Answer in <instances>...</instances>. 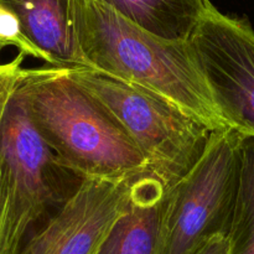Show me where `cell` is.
<instances>
[{
	"instance_id": "6da1fadb",
	"label": "cell",
	"mask_w": 254,
	"mask_h": 254,
	"mask_svg": "<svg viewBox=\"0 0 254 254\" xmlns=\"http://www.w3.org/2000/svg\"><path fill=\"white\" fill-rule=\"evenodd\" d=\"M16 93L57 163L79 180L126 181L150 174L121 124L67 68H22Z\"/></svg>"
},
{
	"instance_id": "7a4b0ae2",
	"label": "cell",
	"mask_w": 254,
	"mask_h": 254,
	"mask_svg": "<svg viewBox=\"0 0 254 254\" xmlns=\"http://www.w3.org/2000/svg\"><path fill=\"white\" fill-rule=\"evenodd\" d=\"M69 6L74 40L87 67L156 92L212 130L230 128L189 40L150 34L101 0H69Z\"/></svg>"
},
{
	"instance_id": "3957f363",
	"label": "cell",
	"mask_w": 254,
	"mask_h": 254,
	"mask_svg": "<svg viewBox=\"0 0 254 254\" xmlns=\"http://www.w3.org/2000/svg\"><path fill=\"white\" fill-rule=\"evenodd\" d=\"M67 69L111 112L166 191L200 160L213 130L197 117L156 92L91 67Z\"/></svg>"
},
{
	"instance_id": "277c9868",
	"label": "cell",
	"mask_w": 254,
	"mask_h": 254,
	"mask_svg": "<svg viewBox=\"0 0 254 254\" xmlns=\"http://www.w3.org/2000/svg\"><path fill=\"white\" fill-rule=\"evenodd\" d=\"M243 135L213 130L196 165L166 192L156 254H195L228 236L237 205Z\"/></svg>"
},
{
	"instance_id": "5b68a950",
	"label": "cell",
	"mask_w": 254,
	"mask_h": 254,
	"mask_svg": "<svg viewBox=\"0 0 254 254\" xmlns=\"http://www.w3.org/2000/svg\"><path fill=\"white\" fill-rule=\"evenodd\" d=\"M42 140L15 89L0 128V207L10 248L19 254L32 231L77 189Z\"/></svg>"
},
{
	"instance_id": "8992f818",
	"label": "cell",
	"mask_w": 254,
	"mask_h": 254,
	"mask_svg": "<svg viewBox=\"0 0 254 254\" xmlns=\"http://www.w3.org/2000/svg\"><path fill=\"white\" fill-rule=\"evenodd\" d=\"M223 121L254 138V30L247 17L222 14L212 4L190 39Z\"/></svg>"
},
{
	"instance_id": "52a82bcc",
	"label": "cell",
	"mask_w": 254,
	"mask_h": 254,
	"mask_svg": "<svg viewBox=\"0 0 254 254\" xmlns=\"http://www.w3.org/2000/svg\"><path fill=\"white\" fill-rule=\"evenodd\" d=\"M135 180H82L72 195L32 231L19 254H97L128 211Z\"/></svg>"
},
{
	"instance_id": "ba28073f",
	"label": "cell",
	"mask_w": 254,
	"mask_h": 254,
	"mask_svg": "<svg viewBox=\"0 0 254 254\" xmlns=\"http://www.w3.org/2000/svg\"><path fill=\"white\" fill-rule=\"evenodd\" d=\"M19 20L42 61L57 68L87 67L74 40L69 0H0Z\"/></svg>"
},
{
	"instance_id": "9c48e42d",
	"label": "cell",
	"mask_w": 254,
	"mask_h": 254,
	"mask_svg": "<svg viewBox=\"0 0 254 254\" xmlns=\"http://www.w3.org/2000/svg\"><path fill=\"white\" fill-rule=\"evenodd\" d=\"M166 189L151 174L134 181L128 211L114 225L97 254H156Z\"/></svg>"
},
{
	"instance_id": "30bf717a",
	"label": "cell",
	"mask_w": 254,
	"mask_h": 254,
	"mask_svg": "<svg viewBox=\"0 0 254 254\" xmlns=\"http://www.w3.org/2000/svg\"><path fill=\"white\" fill-rule=\"evenodd\" d=\"M150 34L188 41L210 7V0H101Z\"/></svg>"
},
{
	"instance_id": "8fae6325",
	"label": "cell",
	"mask_w": 254,
	"mask_h": 254,
	"mask_svg": "<svg viewBox=\"0 0 254 254\" xmlns=\"http://www.w3.org/2000/svg\"><path fill=\"white\" fill-rule=\"evenodd\" d=\"M228 240L231 254H254V138L243 136L237 205Z\"/></svg>"
},
{
	"instance_id": "7c38bea8",
	"label": "cell",
	"mask_w": 254,
	"mask_h": 254,
	"mask_svg": "<svg viewBox=\"0 0 254 254\" xmlns=\"http://www.w3.org/2000/svg\"><path fill=\"white\" fill-rule=\"evenodd\" d=\"M24 60L25 55L19 52V55L11 61L0 64V128H1L2 119H4L10 99L16 89L20 72L24 68L22 67Z\"/></svg>"
},
{
	"instance_id": "4fadbf2b",
	"label": "cell",
	"mask_w": 254,
	"mask_h": 254,
	"mask_svg": "<svg viewBox=\"0 0 254 254\" xmlns=\"http://www.w3.org/2000/svg\"><path fill=\"white\" fill-rule=\"evenodd\" d=\"M195 254H231V243L227 236H218L208 241Z\"/></svg>"
},
{
	"instance_id": "5bb4252c",
	"label": "cell",
	"mask_w": 254,
	"mask_h": 254,
	"mask_svg": "<svg viewBox=\"0 0 254 254\" xmlns=\"http://www.w3.org/2000/svg\"><path fill=\"white\" fill-rule=\"evenodd\" d=\"M2 49H4V47H2V46H1V45H0V51H1V50H2Z\"/></svg>"
}]
</instances>
